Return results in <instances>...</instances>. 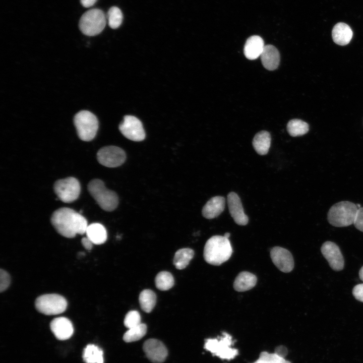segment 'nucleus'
I'll return each mask as SVG.
<instances>
[{
  "label": "nucleus",
  "mask_w": 363,
  "mask_h": 363,
  "mask_svg": "<svg viewBox=\"0 0 363 363\" xmlns=\"http://www.w3.org/2000/svg\"><path fill=\"white\" fill-rule=\"evenodd\" d=\"M51 222L59 234L67 238L85 233L88 225L84 216L69 208L55 210L51 216Z\"/></svg>",
  "instance_id": "nucleus-1"
},
{
  "label": "nucleus",
  "mask_w": 363,
  "mask_h": 363,
  "mask_svg": "<svg viewBox=\"0 0 363 363\" xmlns=\"http://www.w3.org/2000/svg\"><path fill=\"white\" fill-rule=\"evenodd\" d=\"M232 253V249L228 238L224 236L214 235L206 243L203 256L207 263L219 266L227 261Z\"/></svg>",
  "instance_id": "nucleus-2"
},
{
  "label": "nucleus",
  "mask_w": 363,
  "mask_h": 363,
  "mask_svg": "<svg viewBox=\"0 0 363 363\" xmlns=\"http://www.w3.org/2000/svg\"><path fill=\"white\" fill-rule=\"evenodd\" d=\"M357 205L349 201H341L334 204L329 209L327 219L329 223L335 227H345L354 223L357 212Z\"/></svg>",
  "instance_id": "nucleus-3"
},
{
  "label": "nucleus",
  "mask_w": 363,
  "mask_h": 363,
  "mask_svg": "<svg viewBox=\"0 0 363 363\" xmlns=\"http://www.w3.org/2000/svg\"><path fill=\"white\" fill-rule=\"evenodd\" d=\"M88 190L98 205L106 211H112L117 206L118 198L113 191L107 189L102 180L94 179L88 185Z\"/></svg>",
  "instance_id": "nucleus-4"
},
{
  "label": "nucleus",
  "mask_w": 363,
  "mask_h": 363,
  "mask_svg": "<svg viewBox=\"0 0 363 363\" xmlns=\"http://www.w3.org/2000/svg\"><path fill=\"white\" fill-rule=\"evenodd\" d=\"M74 123L79 138L84 141H90L95 137L98 121L96 116L87 110H82L74 116Z\"/></svg>",
  "instance_id": "nucleus-5"
},
{
  "label": "nucleus",
  "mask_w": 363,
  "mask_h": 363,
  "mask_svg": "<svg viewBox=\"0 0 363 363\" xmlns=\"http://www.w3.org/2000/svg\"><path fill=\"white\" fill-rule=\"evenodd\" d=\"M106 22V18L102 10L90 9L82 16L79 22V28L87 36H95L102 31Z\"/></svg>",
  "instance_id": "nucleus-6"
},
{
  "label": "nucleus",
  "mask_w": 363,
  "mask_h": 363,
  "mask_svg": "<svg viewBox=\"0 0 363 363\" xmlns=\"http://www.w3.org/2000/svg\"><path fill=\"white\" fill-rule=\"evenodd\" d=\"M67 301L57 294H45L38 297L35 302L36 310L46 315H55L63 313L67 308Z\"/></svg>",
  "instance_id": "nucleus-7"
},
{
  "label": "nucleus",
  "mask_w": 363,
  "mask_h": 363,
  "mask_svg": "<svg viewBox=\"0 0 363 363\" xmlns=\"http://www.w3.org/2000/svg\"><path fill=\"white\" fill-rule=\"evenodd\" d=\"M53 189L59 199L65 203L76 200L81 191L80 183L74 177L57 180L54 184Z\"/></svg>",
  "instance_id": "nucleus-8"
},
{
  "label": "nucleus",
  "mask_w": 363,
  "mask_h": 363,
  "mask_svg": "<svg viewBox=\"0 0 363 363\" xmlns=\"http://www.w3.org/2000/svg\"><path fill=\"white\" fill-rule=\"evenodd\" d=\"M99 163L108 167H116L123 164L126 160L125 152L120 148L109 146L100 149L97 153Z\"/></svg>",
  "instance_id": "nucleus-9"
},
{
  "label": "nucleus",
  "mask_w": 363,
  "mask_h": 363,
  "mask_svg": "<svg viewBox=\"0 0 363 363\" xmlns=\"http://www.w3.org/2000/svg\"><path fill=\"white\" fill-rule=\"evenodd\" d=\"M119 130L126 138L133 141H141L145 138L142 123L134 116H125L119 124Z\"/></svg>",
  "instance_id": "nucleus-10"
},
{
  "label": "nucleus",
  "mask_w": 363,
  "mask_h": 363,
  "mask_svg": "<svg viewBox=\"0 0 363 363\" xmlns=\"http://www.w3.org/2000/svg\"><path fill=\"white\" fill-rule=\"evenodd\" d=\"M323 256L330 267L335 271H340L344 267V259L338 246L332 241L325 242L321 248Z\"/></svg>",
  "instance_id": "nucleus-11"
},
{
  "label": "nucleus",
  "mask_w": 363,
  "mask_h": 363,
  "mask_svg": "<svg viewBox=\"0 0 363 363\" xmlns=\"http://www.w3.org/2000/svg\"><path fill=\"white\" fill-rule=\"evenodd\" d=\"M270 257L273 264L281 271L288 273L293 269V258L288 250L280 247H273L270 251Z\"/></svg>",
  "instance_id": "nucleus-12"
},
{
  "label": "nucleus",
  "mask_w": 363,
  "mask_h": 363,
  "mask_svg": "<svg viewBox=\"0 0 363 363\" xmlns=\"http://www.w3.org/2000/svg\"><path fill=\"white\" fill-rule=\"evenodd\" d=\"M143 350L148 358L155 363L163 362L168 354L165 346L156 339L147 340L143 344Z\"/></svg>",
  "instance_id": "nucleus-13"
},
{
  "label": "nucleus",
  "mask_w": 363,
  "mask_h": 363,
  "mask_svg": "<svg viewBox=\"0 0 363 363\" xmlns=\"http://www.w3.org/2000/svg\"><path fill=\"white\" fill-rule=\"evenodd\" d=\"M227 200L229 212L235 222L239 225L247 224L249 218L244 211L238 196L234 192H230L227 195Z\"/></svg>",
  "instance_id": "nucleus-14"
},
{
  "label": "nucleus",
  "mask_w": 363,
  "mask_h": 363,
  "mask_svg": "<svg viewBox=\"0 0 363 363\" xmlns=\"http://www.w3.org/2000/svg\"><path fill=\"white\" fill-rule=\"evenodd\" d=\"M232 343L231 336L226 332L220 339H216L212 353L222 359L233 358L238 353L237 349L230 347Z\"/></svg>",
  "instance_id": "nucleus-15"
},
{
  "label": "nucleus",
  "mask_w": 363,
  "mask_h": 363,
  "mask_svg": "<svg viewBox=\"0 0 363 363\" xmlns=\"http://www.w3.org/2000/svg\"><path fill=\"white\" fill-rule=\"evenodd\" d=\"M50 328L56 338L64 340L70 338L73 334L74 328L71 321L60 317L54 318L50 323Z\"/></svg>",
  "instance_id": "nucleus-16"
},
{
  "label": "nucleus",
  "mask_w": 363,
  "mask_h": 363,
  "mask_svg": "<svg viewBox=\"0 0 363 363\" xmlns=\"http://www.w3.org/2000/svg\"><path fill=\"white\" fill-rule=\"evenodd\" d=\"M264 47L263 39L259 36L253 35L247 40L244 53L248 59L254 60L261 56Z\"/></svg>",
  "instance_id": "nucleus-17"
},
{
  "label": "nucleus",
  "mask_w": 363,
  "mask_h": 363,
  "mask_svg": "<svg viewBox=\"0 0 363 363\" xmlns=\"http://www.w3.org/2000/svg\"><path fill=\"white\" fill-rule=\"evenodd\" d=\"M225 200L223 197L215 196L211 198L202 209V215L207 219H213L219 216L224 210Z\"/></svg>",
  "instance_id": "nucleus-18"
},
{
  "label": "nucleus",
  "mask_w": 363,
  "mask_h": 363,
  "mask_svg": "<svg viewBox=\"0 0 363 363\" xmlns=\"http://www.w3.org/2000/svg\"><path fill=\"white\" fill-rule=\"evenodd\" d=\"M260 57L263 66L268 70H274L279 66L280 54L272 45H265Z\"/></svg>",
  "instance_id": "nucleus-19"
},
{
  "label": "nucleus",
  "mask_w": 363,
  "mask_h": 363,
  "mask_svg": "<svg viewBox=\"0 0 363 363\" xmlns=\"http://www.w3.org/2000/svg\"><path fill=\"white\" fill-rule=\"evenodd\" d=\"M353 32L347 24L339 22L333 27L332 37L333 41L337 44L344 46L348 44L352 39Z\"/></svg>",
  "instance_id": "nucleus-20"
},
{
  "label": "nucleus",
  "mask_w": 363,
  "mask_h": 363,
  "mask_svg": "<svg viewBox=\"0 0 363 363\" xmlns=\"http://www.w3.org/2000/svg\"><path fill=\"white\" fill-rule=\"evenodd\" d=\"M257 281L256 275L247 271H243L236 277L233 282V288L238 292L246 291L253 288Z\"/></svg>",
  "instance_id": "nucleus-21"
},
{
  "label": "nucleus",
  "mask_w": 363,
  "mask_h": 363,
  "mask_svg": "<svg viewBox=\"0 0 363 363\" xmlns=\"http://www.w3.org/2000/svg\"><path fill=\"white\" fill-rule=\"evenodd\" d=\"M87 237L93 244L101 245L107 239L105 228L100 223H94L88 225L85 232Z\"/></svg>",
  "instance_id": "nucleus-22"
},
{
  "label": "nucleus",
  "mask_w": 363,
  "mask_h": 363,
  "mask_svg": "<svg viewBox=\"0 0 363 363\" xmlns=\"http://www.w3.org/2000/svg\"><path fill=\"white\" fill-rule=\"evenodd\" d=\"M271 144L270 133L266 131H262L256 134L253 140V146L255 151L260 155L267 154Z\"/></svg>",
  "instance_id": "nucleus-23"
},
{
  "label": "nucleus",
  "mask_w": 363,
  "mask_h": 363,
  "mask_svg": "<svg viewBox=\"0 0 363 363\" xmlns=\"http://www.w3.org/2000/svg\"><path fill=\"white\" fill-rule=\"evenodd\" d=\"M85 363H103V352L97 346L89 344L84 348L82 355Z\"/></svg>",
  "instance_id": "nucleus-24"
},
{
  "label": "nucleus",
  "mask_w": 363,
  "mask_h": 363,
  "mask_svg": "<svg viewBox=\"0 0 363 363\" xmlns=\"http://www.w3.org/2000/svg\"><path fill=\"white\" fill-rule=\"evenodd\" d=\"M194 256V252L191 249H179L175 253L173 261V265L177 269H184L189 265Z\"/></svg>",
  "instance_id": "nucleus-25"
},
{
  "label": "nucleus",
  "mask_w": 363,
  "mask_h": 363,
  "mask_svg": "<svg viewBox=\"0 0 363 363\" xmlns=\"http://www.w3.org/2000/svg\"><path fill=\"white\" fill-rule=\"evenodd\" d=\"M139 301L143 311L146 313H150L156 305V294L150 289H144L140 293Z\"/></svg>",
  "instance_id": "nucleus-26"
},
{
  "label": "nucleus",
  "mask_w": 363,
  "mask_h": 363,
  "mask_svg": "<svg viewBox=\"0 0 363 363\" xmlns=\"http://www.w3.org/2000/svg\"><path fill=\"white\" fill-rule=\"evenodd\" d=\"M287 130L289 134L292 137L300 136L308 132L309 126L301 119H293L288 123Z\"/></svg>",
  "instance_id": "nucleus-27"
},
{
  "label": "nucleus",
  "mask_w": 363,
  "mask_h": 363,
  "mask_svg": "<svg viewBox=\"0 0 363 363\" xmlns=\"http://www.w3.org/2000/svg\"><path fill=\"white\" fill-rule=\"evenodd\" d=\"M174 278L172 274L167 271L158 273L155 278L156 287L162 291L170 289L174 285Z\"/></svg>",
  "instance_id": "nucleus-28"
},
{
  "label": "nucleus",
  "mask_w": 363,
  "mask_h": 363,
  "mask_svg": "<svg viewBox=\"0 0 363 363\" xmlns=\"http://www.w3.org/2000/svg\"><path fill=\"white\" fill-rule=\"evenodd\" d=\"M146 324L141 323L139 325L129 328L124 334L123 340L126 342H134L141 339L146 333Z\"/></svg>",
  "instance_id": "nucleus-29"
},
{
  "label": "nucleus",
  "mask_w": 363,
  "mask_h": 363,
  "mask_svg": "<svg viewBox=\"0 0 363 363\" xmlns=\"http://www.w3.org/2000/svg\"><path fill=\"white\" fill-rule=\"evenodd\" d=\"M107 18L109 26L112 29H116L121 25L123 15L118 8L112 7L108 10Z\"/></svg>",
  "instance_id": "nucleus-30"
},
{
  "label": "nucleus",
  "mask_w": 363,
  "mask_h": 363,
  "mask_svg": "<svg viewBox=\"0 0 363 363\" xmlns=\"http://www.w3.org/2000/svg\"><path fill=\"white\" fill-rule=\"evenodd\" d=\"M139 313L135 310L129 312L124 319V325L128 328H131L141 323Z\"/></svg>",
  "instance_id": "nucleus-31"
},
{
  "label": "nucleus",
  "mask_w": 363,
  "mask_h": 363,
  "mask_svg": "<svg viewBox=\"0 0 363 363\" xmlns=\"http://www.w3.org/2000/svg\"><path fill=\"white\" fill-rule=\"evenodd\" d=\"M11 278L9 273L3 269L0 270V291H5L9 286Z\"/></svg>",
  "instance_id": "nucleus-32"
},
{
  "label": "nucleus",
  "mask_w": 363,
  "mask_h": 363,
  "mask_svg": "<svg viewBox=\"0 0 363 363\" xmlns=\"http://www.w3.org/2000/svg\"><path fill=\"white\" fill-rule=\"evenodd\" d=\"M353 224L358 230L363 232V207L358 208Z\"/></svg>",
  "instance_id": "nucleus-33"
},
{
  "label": "nucleus",
  "mask_w": 363,
  "mask_h": 363,
  "mask_svg": "<svg viewBox=\"0 0 363 363\" xmlns=\"http://www.w3.org/2000/svg\"><path fill=\"white\" fill-rule=\"evenodd\" d=\"M352 294L357 300L363 302V283L355 285L352 289Z\"/></svg>",
  "instance_id": "nucleus-34"
},
{
  "label": "nucleus",
  "mask_w": 363,
  "mask_h": 363,
  "mask_svg": "<svg viewBox=\"0 0 363 363\" xmlns=\"http://www.w3.org/2000/svg\"><path fill=\"white\" fill-rule=\"evenodd\" d=\"M274 353L279 356L284 358L287 354V350L285 346L281 345L275 348Z\"/></svg>",
  "instance_id": "nucleus-35"
},
{
  "label": "nucleus",
  "mask_w": 363,
  "mask_h": 363,
  "mask_svg": "<svg viewBox=\"0 0 363 363\" xmlns=\"http://www.w3.org/2000/svg\"><path fill=\"white\" fill-rule=\"evenodd\" d=\"M81 243L83 247L87 250L90 251L92 249L93 244L87 237H83Z\"/></svg>",
  "instance_id": "nucleus-36"
},
{
  "label": "nucleus",
  "mask_w": 363,
  "mask_h": 363,
  "mask_svg": "<svg viewBox=\"0 0 363 363\" xmlns=\"http://www.w3.org/2000/svg\"><path fill=\"white\" fill-rule=\"evenodd\" d=\"M97 0H80L81 5L85 8H89L93 6Z\"/></svg>",
  "instance_id": "nucleus-37"
},
{
  "label": "nucleus",
  "mask_w": 363,
  "mask_h": 363,
  "mask_svg": "<svg viewBox=\"0 0 363 363\" xmlns=\"http://www.w3.org/2000/svg\"><path fill=\"white\" fill-rule=\"evenodd\" d=\"M359 276L360 279L363 281V266H362L359 271Z\"/></svg>",
  "instance_id": "nucleus-38"
},
{
  "label": "nucleus",
  "mask_w": 363,
  "mask_h": 363,
  "mask_svg": "<svg viewBox=\"0 0 363 363\" xmlns=\"http://www.w3.org/2000/svg\"><path fill=\"white\" fill-rule=\"evenodd\" d=\"M253 363H269V362L262 360L260 358H259L258 360H257L256 361H255Z\"/></svg>",
  "instance_id": "nucleus-39"
},
{
  "label": "nucleus",
  "mask_w": 363,
  "mask_h": 363,
  "mask_svg": "<svg viewBox=\"0 0 363 363\" xmlns=\"http://www.w3.org/2000/svg\"><path fill=\"white\" fill-rule=\"evenodd\" d=\"M230 234L228 232L225 233L224 235V236L227 238H228V237L230 236Z\"/></svg>",
  "instance_id": "nucleus-40"
}]
</instances>
